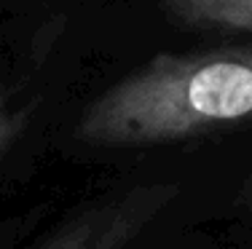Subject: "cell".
Listing matches in <instances>:
<instances>
[{"instance_id": "1", "label": "cell", "mask_w": 252, "mask_h": 249, "mask_svg": "<svg viewBox=\"0 0 252 249\" xmlns=\"http://www.w3.org/2000/svg\"><path fill=\"white\" fill-rule=\"evenodd\" d=\"M252 123V46L156 54L86 105L73 137L92 147H148Z\"/></svg>"}, {"instance_id": "2", "label": "cell", "mask_w": 252, "mask_h": 249, "mask_svg": "<svg viewBox=\"0 0 252 249\" xmlns=\"http://www.w3.org/2000/svg\"><path fill=\"white\" fill-rule=\"evenodd\" d=\"M180 195L175 182H137L73 209L30 249H129Z\"/></svg>"}, {"instance_id": "3", "label": "cell", "mask_w": 252, "mask_h": 249, "mask_svg": "<svg viewBox=\"0 0 252 249\" xmlns=\"http://www.w3.org/2000/svg\"><path fill=\"white\" fill-rule=\"evenodd\" d=\"M164 14L188 29L252 32V0H164Z\"/></svg>"}, {"instance_id": "4", "label": "cell", "mask_w": 252, "mask_h": 249, "mask_svg": "<svg viewBox=\"0 0 252 249\" xmlns=\"http://www.w3.org/2000/svg\"><path fill=\"white\" fill-rule=\"evenodd\" d=\"M22 134H25V115L11 108L3 81H0V156H5L22 139Z\"/></svg>"}, {"instance_id": "5", "label": "cell", "mask_w": 252, "mask_h": 249, "mask_svg": "<svg viewBox=\"0 0 252 249\" xmlns=\"http://www.w3.org/2000/svg\"><path fill=\"white\" fill-rule=\"evenodd\" d=\"M236 201H239V206H244V209H252V177H247V182L242 185Z\"/></svg>"}]
</instances>
